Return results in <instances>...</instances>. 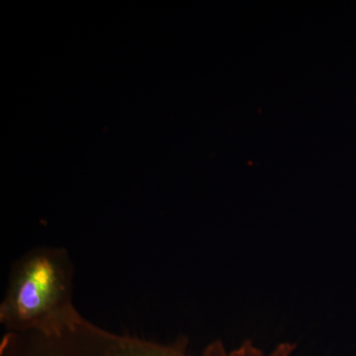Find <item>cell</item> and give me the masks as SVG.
<instances>
[{
	"mask_svg": "<svg viewBox=\"0 0 356 356\" xmlns=\"http://www.w3.org/2000/svg\"><path fill=\"white\" fill-rule=\"evenodd\" d=\"M74 267L65 248H36L14 262L0 323L7 332L54 334L83 318L74 305Z\"/></svg>",
	"mask_w": 356,
	"mask_h": 356,
	"instance_id": "cell-1",
	"label": "cell"
},
{
	"mask_svg": "<svg viewBox=\"0 0 356 356\" xmlns=\"http://www.w3.org/2000/svg\"><path fill=\"white\" fill-rule=\"evenodd\" d=\"M0 356H194L186 343L159 344L104 331L81 318L54 334L30 332L6 334L0 344ZM199 356H291L285 346L264 351L247 341L228 350L217 341Z\"/></svg>",
	"mask_w": 356,
	"mask_h": 356,
	"instance_id": "cell-2",
	"label": "cell"
}]
</instances>
